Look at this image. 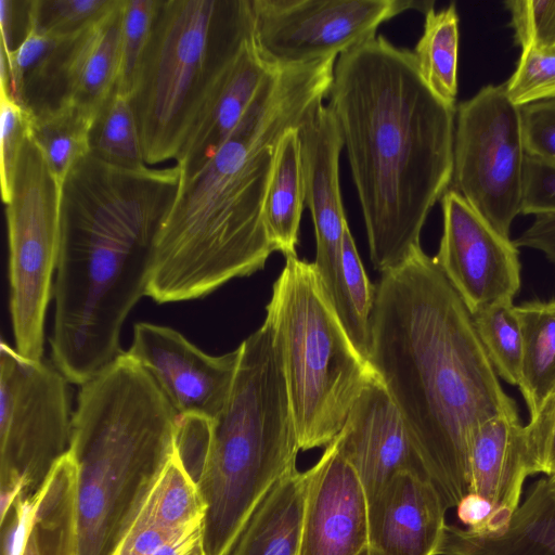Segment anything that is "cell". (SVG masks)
<instances>
[{"label":"cell","mask_w":555,"mask_h":555,"mask_svg":"<svg viewBox=\"0 0 555 555\" xmlns=\"http://www.w3.org/2000/svg\"><path fill=\"white\" fill-rule=\"evenodd\" d=\"M459 22L455 3L425 13L423 34L413 54L418 72L431 91L455 106L457 95Z\"/></svg>","instance_id":"28"},{"label":"cell","mask_w":555,"mask_h":555,"mask_svg":"<svg viewBox=\"0 0 555 555\" xmlns=\"http://www.w3.org/2000/svg\"><path fill=\"white\" fill-rule=\"evenodd\" d=\"M304 206L300 145L295 128L286 132L279 144L263 210L270 243L274 251L285 258L297 256Z\"/></svg>","instance_id":"25"},{"label":"cell","mask_w":555,"mask_h":555,"mask_svg":"<svg viewBox=\"0 0 555 555\" xmlns=\"http://www.w3.org/2000/svg\"><path fill=\"white\" fill-rule=\"evenodd\" d=\"M280 65L268 61L254 36L211 89L176 157L180 180L193 178L234 132L263 81Z\"/></svg>","instance_id":"19"},{"label":"cell","mask_w":555,"mask_h":555,"mask_svg":"<svg viewBox=\"0 0 555 555\" xmlns=\"http://www.w3.org/2000/svg\"><path fill=\"white\" fill-rule=\"evenodd\" d=\"M230 398L210 421L196 483L206 505V555H230L250 517L300 450L285 376L270 324L241 345Z\"/></svg>","instance_id":"6"},{"label":"cell","mask_w":555,"mask_h":555,"mask_svg":"<svg viewBox=\"0 0 555 555\" xmlns=\"http://www.w3.org/2000/svg\"><path fill=\"white\" fill-rule=\"evenodd\" d=\"M347 152L371 261L382 274L421 247L449 190L456 106L422 78L413 51L382 35L340 54L327 95Z\"/></svg>","instance_id":"2"},{"label":"cell","mask_w":555,"mask_h":555,"mask_svg":"<svg viewBox=\"0 0 555 555\" xmlns=\"http://www.w3.org/2000/svg\"><path fill=\"white\" fill-rule=\"evenodd\" d=\"M376 286L364 270L349 227L346 229L335 283L334 309L359 353L369 361Z\"/></svg>","instance_id":"27"},{"label":"cell","mask_w":555,"mask_h":555,"mask_svg":"<svg viewBox=\"0 0 555 555\" xmlns=\"http://www.w3.org/2000/svg\"><path fill=\"white\" fill-rule=\"evenodd\" d=\"M305 474L298 555H358L369 546L367 498L335 440Z\"/></svg>","instance_id":"15"},{"label":"cell","mask_w":555,"mask_h":555,"mask_svg":"<svg viewBox=\"0 0 555 555\" xmlns=\"http://www.w3.org/2000/svg\"><path fill=\"white\" fill-rule=\"evenodd\" d=\"M522 330L518 387L533 416L555 390V299L516 306Z\"/></svg>","instance_id":"26"},{"label":"cell","mask_w":555,"mask_h":555,"mask_svg":"<svg viewBox=\"0 0 555 555\" xmlns=\"http://www.w3.org/2000/svg\"><path fill=\"white\" fill-rule=\"evenodd\" d=\"M94 119L72 103L29 116V137L61 185L73 167L89 155V133Z\"/></svg>","instance_id":"29"},{"label":"cell","mask_w":555,"mask_h":555,"mask_svg":"<svg viewBox=\"0 0 555 555\" xmlns=\"http://www.w3.org/2000/svg\"><path fill=\"white\" fill-rule=\"evenodd\" d=\"M300 450L327 447L377 375L347 335L313 262L286 258L267 305Z\"/></svg>","instance_id":"8"},{"label":"cell","mask_w":555,"mask_h":555,"mask_svg":"<svg viewBox=\"0 0 555 555\" xmlns=\"http://www.w3.org/2000/svg\"><path fill=\"white\" fill-rule=\"evenodd\" d=\"M528 475L525 425L519 415H501L483 424L470 448L468 493L488 500L494 513L485 529L477 533L494 532L509 521L521 503Z\"/></svg>","instance_id":"20"},{"label":"cell","mask_w":555,"mask_h":555,"mask_svg":"<svg viewBox=\"0 0 555 555\" xmlns=\"http://www.w3.org/2000/svg\"><path fill=\"white\" fill-rule=\"evenodd\" d=\"M120 0H34L33 31L56 39L76 36Z\"/></svg>","instance_id":"34"},{"label":"cell","mask_w":555,"mask_h":555,"mask_svg":"<svg viewBox=\"0 0 555 555\" xmlns=\"http://www.w3.org/2000/svg\"><path fill=\"white\" fill-rule=\"evenodd\" d=\"M472 318L498 376L517 386L522 359V330L513 300L489 305L473 313Z\"/></svg>","instance_id":"32"},{"label":"cell","mask_w":555,"mask_h":555,"mask_svg":"<svg viewBox=\"0 0 555 555\" xmlns=\"http://www.w3.org/2000/svg\"><path fill=\"white\" fill-rule=\"evenodd\" d=\"M76 465L68 452L34 499L21 555H76Z\"/></svg>","instance_id":"23"},{"label":"cell","mask_w":555,"mask_h":555,"mask_svg":"<svg viewBox=\"0 0 555 555\" xmlns=\"http://www.w3.org/2000/svg\"><path fill=\"white\" fill-rule=\"evenodd\" d=\"M153 555H206L204 520H199L167 541Z\"/></svg>","instance_id":"44"},{"label":"cell","mask_w":555,"mask_h":555,"mask_svg":"<svg viewBox=\"0 0 555 555\" xmlns=\"http://www.w3.org/2000/svg\"><path fill=\"white\" fill-rule=\"evenodd\" d=\"M505 83L508 99L519 108L555 99V47L521 50Z\"/></svg>","instance_id":"35"},{"label":"cell","mask_w":555,"mask_h":555,"mask_svg":"<svg viewBox=\"0 0 555 555\" xmlns=\"http://www.w3.org/2000/svg\"><path fill=\"white\" fill-rule=\"evenodd\" d=\"M72 417L67 378L42 360L0 345L1 520L17 496L34 500L69 452Z\"/></svg>","instance_id":"9"},{"label":"cell","mask_w":555,"mask_h":555,"mask_svg":"<svg viewBox=\"0 0 555 555\" xmlns=\"http://www.w3.org/2000/svg\"><path fill=\"white\" fill-rule=\"evenodd\" d=\"M306 474L295 469L268 493L230 555H298Z\"/></svg>","instance_id":"24"},{"label":"cell","mask_w":555,"mask_h":555,"mask_svg":"<svg viewBox=\"0 0 555 555\" xmlns=\"http://www.w3.org/2000/svg\"><path fill=\"white\" fill-rule=\"evenodd\" d=\"M438 555H555V486L548 477L535 481L494 532L447 525Z\"/></svg>","instance_id":"22"},{"label":"cell","mask_w":555,"mask_h":555,"mask_svg":"<svg viewBox=\"0 0 555 555\" xmlns=\"http://www.w3.org/2000/svg\"><path fill=\"white\" fill-rule=\"evenodd\" d=\"M160 0H125L120 68L116 91L130 98L151 38Z\"/></svg>","instance_id":"33"},{"label":"cell","mask_w":555,"mask_h":555,"mask_svg":"<svg viewBox=\"0 0 555 555\" xmlns=\"http://www.w3.org/2000/svg\"><path fill=\"white\" fill-rule=\"evenodd\" d=\"M367 505L369 546L377 555H438L448 507L428 477L400 472Z\"/></svg>","instance_id":"18"},{"label":"cell","mask_w":555,"mask_h":555,"mask_svg":"<svg viewBox=\"0 0 555 555\" xmlns=\"http://www.w3.org/2000/svg\"><path fill=\"white\" fill-rule=\"evenodd\" d=\"M1 195L7 205L12 196L15 171L29 135L28 114L0 87Z\"/></svg>","instance_id":"36"},{"label":"cell","mask_w":555,"mask_h":555,"mask_svg":"<svg viewBox=\"0 0 555 555\" xmlns=\"http://www.w3.org/2000/svg\"><path fill=\"white\" fill-rule=\"evenodd\" d=\"M358 555H377V554L370 546H366Z\"/></svg>","instance_id":"46"},{"label":"cell","mask_w":555,"mask_h":555,"mask_svg":"<svg viewBox=\"0 0 555 555\" xmlns=\"http://www.w3.org/2000/svg\"><path fill=\"white\" fill-rule=\"evenodd\" d=\"M127 353L153 376L180 416L212 421L230 398L241 348L210 356L171 327L139 322Z\"/></svg>","instance_id":"14"},{"label":"cell","mask_w":555,"mask_h":555,"mask_svg":"<svg viewBox=\"0 0 555 555\" xmlns=\"http://www.w3.org/2000/svg\"><path fill=\"white\" fill-rule=\"evenodd\" d=\"M163 528L181 531L204 520L206 505L195 480L176 452L169 460L141 507Z\"/></svg>","instance_id":"31"},{"label":"cell","mask_w":555,"mask_h":555,"mask_svg":"<svg viewBox=\"0 0 555 555\" xmlns=\"http://www.w3.org/2000/svg\"><path fill=\"white\" fill-rule=\"evenodd\" d=\"M369 362L448 508L468 494L469 454L490 420L518 414L467 307L417 250L376 286Z\"/></svg>","instance_id":"1"},{"label":"cell","mask_w":555,"mask_h":555,"mask_svg":"<svg viewBox=\"0 0 555 555\" xmlns=\"http://www.w3.org/2000/svg\"><path fill=\"white\" fill-rule=\"evenodd\" d=\"M90 155L121 169L145 166L141 137L130 99L115 90L98 113L89 133Z\"/></svg>","instance_id":"30"},{"label":"cell","mask_w":555,"mask_h":555,"mask_svg":"<svg viewBox=\"0 0 555 555\" xmlns=\"http://www.w3.org/2000/svg\"><path fill=\"white\" fill-rule=\"evenodd\" d=\"M180 177L178 166L129 170L89 154L63 182L50 343L68 382L85 384L122 352L120 331L146 294Z\"/></svg>","instance_id":"4"},{"label":"cell","mask_w":555,"mask_h":555,"mask_svg":"<svg viewBox=\"0 0 555 555\" xmlns=\"http://www.w3.org/2000/svg\"><path fill=\"white\" fill-rule=\"evenodd\" d=\"M178 421L156 380L127 352L80 385L69 449L76 555H113L176 452Z\"/></svg>","instance_id":"5"},{"label":"cell","mask_w":555,"mask_h":555,"mask_svg":"<svg viewBox=\"0 0 555 555\" xmlns=\"http://www.w3.org/2000/svg\"><path fill=\"white\" fill-rule=\"evenodd\" d=\"M34 0H0L1 43L15 51L33 31Z\"/></svg>","instance_id":"42"},{"label":"cell","mask_w":555,"mask_h":555,"mask_svg":"<svg viewBox=\"0 0 555 555\" xmlns=\"http://www.w3.org/2000/svg\"><path fill=\"white\" fill-rule=\"evenodd\" d=\"M181 531L163 528L140 511L113 555H153Z\"/></svg>","instance_id":"41"},{"label":"cell","mask_w":555,"mask_h":555,"mask_svg":"<svg viewBox=\"0 0 555 555\" xmlns=\"http://www.w3.org/2000/svg\"><path fill=\"white\" fill-rule=\"evenodd\" d=\"M253 36L250 0H160L129 98L145 164L176 159L211 89Z\"/></svg>","instance_id":"7"},{"label":"cell","mask_w":555,"mask_h":555,"mask_svg":"<svg viewBox=\"0 0 555 555\" xmlns=\"http://www.w3.org/2000/svg\"><path fill=\"white\" fill-rule=\"evenodd\" d=\"M518 247L542 251L555 264V212L534 216L531 225L513 241Z\"/></svg>","instance_id":"43"},{"label":"cell","mask_w":555,"mask_h":555,"mask_svg":"<svg viewBox=\"0 0 555 555\" xmlns=\"http://www.w3.org/2000/svg\"><path fill=\"white\" fill-rule=\"evenodd\" d=\"M254 40L280 66L338 57L376 36L395 16L434 1L411 0H250Z\"/></svg>","instance_id":"12"},{"label":"cell","mask_w":555,"mask_h":555,"mask_svg":"<svg viewBox=\"0 0 555 555\" xmlns=\"http://www.w3.org/2000/svg\"><path fill=\"white\" fill-rule=\"evenodd\" d=\"M526 155L520 108L505 83L483 86L457 105L449 190L506 237L521 214Z\"/></svg>","instance_id":"11"},{"label":"cell","mask_w":555,"mask_h":555,"mask_svg":"<svg viewBox=\"0 0 555 555\" xmlns=\"http://www.w3.org/2000/svg\"><path fill=\"white\" fill-rule=\"evenodd\" d=\"M555 212V162L526 155L521 215Z\"/></svg>","instance_id":"40"},{"label":"cell","mask_w":555,"mask_h":555,"mask_svg":"<svg viewBox=\"0 0 555 555\" xmlns=\"http://www.w3.org/2000/svg\"><path fill=\"white\" fill-rule=\"evenodd\" d=\"M124 2L59 50V89L63 104L72 103L96 117L115 92L120 68Z\"/></svg>","instance_id":"21"},{"label":"cell","mask_w":555,"mask_h":555,"mask_svg":"<svg viewBox=\"0 0 555 555\" xmlns=\"http://www.w3.org/2000/svg\"><path fill=\"white\" fill-rule=\"evenodd\" d=\"M442 235L434 261L470 314L513 300L520 287L518 249L460 194L441 198Z\"/></svg>","instance_id":"13"},{"label":"cell","mask_w":555,"mask_h":555,"mask_svg":"<svg viewBox=\"0 0 555 555\" xmlns=\"http://www.w3.org/2000/svg\"><path fill=\"white\" fill-rule=\"evenodd\" d=\"M503 4L521 50L555 47V0H507Z\"/></svg>","instance_id":"37"},{"label":"cell","mask_w":555,"mask_h":555,"mask_svg":"<svg viewBox=\"0 0 555 555\" xmlns=\"http://www.w3.org/2000/svg\"><path fill=\"white\" fill-rule=\"evenodd\" d=\"M520 115L526 153L555 162V99L522 106Z\"/></svg>","instance_id":"39"},{"label":"cell","mask_w":555,"mask_h":555,"mask_svg":"<svg viewBox=\"0 0 555 555\" xmlns=\"http://www.w3.org/2000/svg\"><path fill=\"white\" fill-rule=\"evenodd\" d=\"M305 189L315 235V260L327 293L333 289L348 223L339 184V157L344 149L331 108L319 104L297 128Z\"/></svg>","instance_id":"17"},{"label":"cell","mask_w":555,"mask_h":555,"mask_svg":"<svg viewBox=\"0 0 555 555\" xmlns=\"http://www.w3.org/2000/svg\"><path fill=\"white\" fill-rule=\"evenodd\" d=\"M367 500L400 472L424 475V465L378 374L363 388L335 438Z\"/></svg>","instance_id":"16"},{"label":"cell","mask_w":555,"mask_h":555,"mask_svg":"<svg viewBox=\"0 0 555 555\" xmlns=\"http://www.w3.org/2000/svg\"><path fill=\"white\" fill-rule=\"evenodd\" d=\"M493 513V505L475 493L466 494L456 505L459 520L474 532H481Z\"/></svg>","instance_id":"45"},{"label":"cell","mask_w":555,"mask_h":555,"mask_svg":"<svg viewBox=\"0 0 555 555\" xmlns=\"http://www.w3.org/2000/svg\"><path fill=\"white\" fill-rule=\"evenodd\" d=\"M530 475L555 473V390L525 425Z\"/></svg>","instance_id":"38"},{"label":"cell","mask_w":555,"mask_h":555,"mask_svg":"<svg viewBox=\"0 0 555 555\" xmlns=\"http://www.w3.org/2000/svg\"><path fill=\"white\" fill-rule=\"evenodd\" d=\"M336 59L279 66L215 156L181 181L156 238L146 296L203 298L261 270L274 251L263 210L276 151L327 98Z\"/></svg>","instance_id":"3"},{"label":"cell","mask_w":555,"mask_h":555,"mask_svg":"<svg viewBox=\"0 0 555 555\" xmlns=\"http://www.w3.org/2000/svg\"><path fill=\"white\" fill-rule=\"evenodd\" d=\"M548 478L553 482V485L555 486V473L552 476H548Z\"/></svg>","instance_id":"47"},{"label":"cell","mask_w":555,"mask_h":555,"mask_svg":"<svg viewBox=\"0 0 555 555\" xmlns=\"http://www.w3.org/2000/svg\"><path fill=\"white\" fill-rule=\"evenodd\" d=\"M62 185L28 135L5 205L10 312L15 349L42 360L46 310L61 238Z\"/></svg>","instance_id":"10"}]
</instances>
